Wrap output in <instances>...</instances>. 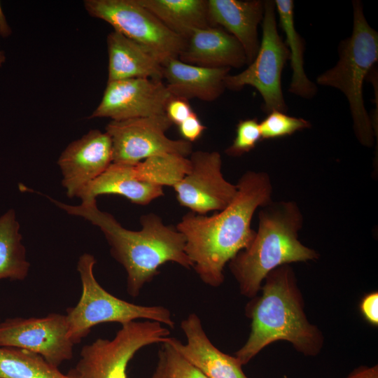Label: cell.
<instances>
[{
    "label": "cell",
    "mask_w": 378,
    "mask_h": 378,
    "mask_svg": "<svg viewBox=\"0 0 378 378\" xmlns=\"http://www.w3.org/2000/svg\"><path fill=\"white\" fill-rule=\"evenodd\" d=\"M236 185V195L225 209L211 216L190 211L176 227L185 237L192 268L204 284L214 288L223 284L225 265L253 240L255 211L272 201V181L265 172L247 171Z\"/></svg>",
    "instance_id": "obj_1"
},
{
    "label": "cell",
    "mask_w": 378,
    "mask_h": 378,
    "mask_svg": "<svg viewBox=\"0 0 378 378\" xmlns=\"http://www.w3.org/2000/svg\"><path fill=\"white\" fill-rule=\"evenodd\" d=\"M48 198L69 214L82 217L99 227L111 256L125 270L127 293L132 298L139 296L166 262H174L188 270L193 267L185 251L183 234L176 227L165 225L153 213L141 216V228L134 231L125 228L111 214L99 210L96 200L74 206Z\"/></svg>",
    "instance_id": "obj_2"
},
{
    "label": "cell",
    "mask_w": 378,
    "mask_h": 378,
    "mask_svg": "<svg viewBox=\"0 0 378 378\" xmlns=\"http://www.w3.org/2000/svg\"><path fill=\"white\" fill-rule=\"evenodd\" d=\"M260 291L245 307V314L251 321V331L245 344L234 354L239 363L246 365L265 346L280 340L290 342L306 356L318 355L324 338L307 319L303 297L290 265L271 271Z\"/></svg>",
    "instance_id": "obj_3"
},
{
    "label": "cell",
    "mask_w": 378,
    "mask_h": 378,
    "mask_svg": "<svg viewBox=\"0 0 378 378\" xmlns=\"http://www.w3.org/2000/svg\"><path fill=\"white\" fill-rule=\"evenodd\" d=\"M258 219L251 244L228 262L240 293L250 299L258 295L263 280L278 267L318 258L299 240L303 216L294 201H271L260 210Z\"/></svg>",
    "instance_id": "obj_4"
},
{
    "label": "cell",
    "mask_w": 378,
    "mask_h": 378,
    "mask_svg": "<svg viewBox=\"0 0 378 378\" xmlns=\"http://www.w3.org/2000/svg\"><path fill=\"white\" fill-rule=\"evenodd\" d=\"M353 29L338 47L339 60L316 78L318 85L340 90L350 108L355 135L365 146H372L375 132L364 103L363 87L378 61V33L368 24L362 3L352 1Z\"/></svg>",
    "instance_id": "obj_5"
},
{
    "label": "cell",
    "mask_w": 378,
    "mask_h": 378,
    "mask_svg": "<svg viewBox=\"0 0 378 378\" xmlns=\"http://www.w3.org/2000/svg\"><path fill=\"white\" fill-rule=\"evenodd\" d=\"M96 262L94 256L88 253L82 254L77 262L82 292L77 304L66 310L68 337L74 344L87 337L92 328L104 323L122 325L145 319L159 322L169 328H174L175 323L168 308L129 302L104 289L94 274Z\"/></svg>",
    "instance_id": "obj_6"
},
{
    "label": "cell",
    "mask_w": 378,
    "mask_h": 378,
    "mask_svg": "<svg viewBox=\"0 0 378 378\" xmlns=\"http://www.w3.org/2000/svg\"><path fill=\"white\" fill-rule=\"evenodd\" d=\"M169 337V328L157 321L122 324L113 339L97 338L84 345L76 365L66 374L71 378H127L128 365L140 349L163 344Z\"/></svg>",
    "instance_id": "obj_7"
},
{
    "label": "cell",
    "mask_w": 378,
    "mask_h": 378,
    "mask_svg": "<svg viewBox=\"0 0 378 378\" xmlns=\"http://www.w3.org/2000/svg\"><path fill=\"white\" fill-rule=\"evenodd\" d=\"M262 37L258 53L247 68L225 78V88L240 90L246 85L256 89L263 100L262 111L286 113L288 110L281 88V74L289 60V50L279 34L274 1H264Z\"/></svg>",
    "instance_id": "obj_8"
},
{
    "label": "cell",
    "mask_w": 378,
    "mask_h": 378,
    "mask_svg": "<svg viewBox=\"0 0 378 378\" xmlns=\"http://www.w3.org/2000/svg\"><path fill=\"white\" fill-rule=\"evenodd\" d=\"M84 7L90 16L150 50L162 63L178 57L186 46V39L170 31L137 0H85Z\"/></svg>",
    "instance_id": "obj_9"
},
{
    "label": "cell",
    "mask_w": 378,
    "mask_h": 378,
    "mask_svg": "<svg viewBox=\"0 0 378 378\" xmlns=\"http://www.w3.org/2000/svg\"><path fill=\"white\" fill-rule=\"evenodd\" d=\"M172 125L165 114L111 120L105 132L111 139L113 162L134 165L154 155L168 153L190 155L191 143L183 139H171L166 136V132Z\"/></svg>",
    "instance_id": "obj_10"
},
{
    "label": "cell",
    "mask_w": 378,
    "mask_h": 378,
    "mask_svg": "<svg viewBox=\"0 0 378 378\" xmlns=\"http://www.w3.org/2000/svg\"><path fill=\"white\" fill-rule=\"evenodd\" d=\"M66 314L12 317L0 321V347H15L37 354L59 368L73 358L74 344L68 337Z\"/></svg>",
    "instance_id": "obj_11"
},
{
    "label": "cell",
    "mask_w": 378,
    "mask_h": 378,
    "mask_svg": "<svg viewBox=\"0 0 378 378\" xmlns=\"http://www.w3.org/2000/svg\"><path fill=\"white\" fill-rule=\"evenodd\" d=\"M189 159L190 172L173 187L179 204L200 215L227 206L234 198L237 188L224 178L220 154L197 150Z\"/></svg>",
    "instance_id": "obj_12"
},
{
    "label": "cell",
    "mask_w": 378,
    "mask_h": 378,
    "mask_svg": "<svg viewBox=\"0 0 378 378\" xmlns=\"http://www.w3.org/2000/svg\"><path fill=\"white\" fill-rule=\"evenodd\" d=\"M170 97L162 80L136 78L107 82L99 105L88 118L120 121L164 114Z\"/></svg>",
    "instance_id": "obj_13"
},
{
    "label": "cell",
    "mask_w": 378,
    "mask_h": 378,
    "mask_svg": "<svg viewBox=\"0 0 378 378\" xmlns=\"http://www.w3.org/2000/svg\"><path fill=\"white\" fill-rule=\"evenodd\" d=\"M112 162V141L106 132L92 130L71 142L57 160L62 175V183L67 196L77 197Z\"/></svg>",
    "instance_id": "obj_14"
},
{
    "label": "cell",
    "mask_w": 378,
    "mask_h": 378,
    "mask_svg": "<svg viewBox=\"0 0 378 378\" xmlns=\"http://www.w3.org/2000/svg\"><path fill=\"white\" fill-rule=\"evenodd\" d=\"M181 328L186 342L171 336L167 342L209 378H248L234 356L223 353L211 342L196 314L191 313L183 319Z\"/></svg>",
    "instance_id": "obj_15"
},
{
    "label": "cell",
    "mask_w": 378,
    "mask_h": 378,
    "mask_svg": "<svg viewBox=\"0 0 378 378\" xmlns=\"http://www.w3.org/2000/svg\"><path fill=\"white\" fill-rule=\"evenodd\" d=\"M211 27H219L232 35L245 52L248 65L260 46L258 27L264 15L261 0H207Z\"/></svg>",
    "instance_id": "obj_16"
},
{
    "label": "cell",
    "mask_w": 378,
    "mask_h": 378,
    "mask_svg": "<svg viewBox=\"0 0 378 378\" xmlns=\"http://www.w3.org/2000/svg\"><path fill=\"white\" fill-rule=\"evenodd\" d=\"M178 58L205 68H241L248 64L240 43L219 27L195 30Z\"/></svg>",
    "instance_id": "obj_17"
},
{
    "label": "cell",
    "mask_w": 378,
    "mask_h": 378,
    "mask_svg": "<svg viewBox=\"0 0 378 378\" xmlns=\"http://www.w3.org/2000/svg\"><path fill=\"white\" fill-rule=\"evenodd\" d=\"M230 71V68H205L186 64L178 57L162 62V79H165L170 94L188 100L217 99L226 89L225 78Z\"/></svg>",
    "instance_id": "obj_18"
},
{
    "label": "cell",
    "mask_w": 378,
    "mask_h": 378,
    "mask_svg": "<svg viewBox=\"0 0 378 378\" xmlns=\"http://www.w3.org/2000/svg\"><path fill=\"white\" fill-rule=\"evenodd\" d=\"M107 82L148 78L162 80V63L150 50L113 30L106 38Z\"/></svg>",
    "instance_id": "obj_19"
},
{
    "label": "cell",
    "mask_w": 378,
    "mask_h": 378,
    "mask_svg": "<svg viewBox=\"0 0 378 378\" xmlns=\"http://www.w3.org/2000/svg\"><path fill=\"white\" fill-rule=\"evenodd\" d=\"M134 165L112 162L95 180L77 195L82 202L96 200L102 195H118L132 203L146 206L162 196V187L149 183L136 177Z\"/></svg>",
    "instance_id": "obj_20"
},
{
    "label": "cell",
    "mask_w": 378,
    "mask_h": 378,
    "mask_svg": "<svg viewBox=\"0 0 378 378\" xmlns=\"http://www.w3.org/2000/svg\"><path fill=\"white\" fill-rule=\"evenodd\" d=\"M166 27L187 40L196 29L210 26L207 0H137Z\"/></svg>",
    "instance_id": "obj_21"
},
{
    "label": "cell",
    "mask_w": 378,
    "mask_h": 378,
    "mask_svg": "<svg viewBox=\"0 0 378 378\" xmlns=\"http://www.w3.org/2000/svg\"><path fill=\"white\" fill-rule=\"evenodd\" d=\"M276 15L286 36L292 70L288 88L290 93L304 99H311L317 92L316 85L308 78L304 68V42L295 27L294 3L292 0H275Z\"/></svg>",
    "instance_id": "obj_22"
},
{
    "label": "cell",
    "mask_w": 378,
    "mask_h": 378,
    "mask_svg": "<svg viewBox=\"0 0 378 378\" xmlns=\"http://www.w3.org/2000/svg\"><path fill=\"white\" fill-rule=\"evenodd\" d=\"M30 265L15 211L9 209L0 216V281L24 280Z\"/></svg>",
    "instance_id": "obj_23"
},
{
    "label": "cell",
    "mask_w": 378,
    "mask_h": 378,
    "mask_svg": "<svg viewBox=\"0 0 378 378\" xmlns=\"http://www.w3.org/2000/svg\"><path fill=\"white\" fill-rule=\"evenodd\" d=\"M0 378H71L41 356L15 347H0Z\"/></svg>",
    "instance_id": "obj_24"
},
{
    "label": "cell",
    "mask_w": 378,
    "mask_h": 378,
    "mask_svg": "<svg viewBox=\"0 0 378 378\" xmlns=\"http://www.w3.org/2000/svg\"><path fill=\"white\" fill-rule=\"evenodd\" d=\"M136 177L163 187H174L191 169L190 159L177 154H162L148 158L134 165Z\"/></svg>",
    "instance_id": "obj_25"
},
{
    "label": "cell",
    "mask_w": 378,
    "mask_h": 378,
    "mask_svg": "<svg viewBox=\"0 0 378 378\" xmlns=\"http://www.w3.org/2000/svg\"><path fill=\"white\" fill-rule=\"evenodd\" d=\"M262 139H272L289 136L311 127L310 122L301 118L288 115L279 111H272L260 122Z\"/></svg>",
    "instance_id": "obj_26"
},
{
    "label": "cell",
    "mask_w": 378,
    "mask_h": 378,
    "mask_svg": "<svg viewBox=\"0 0 378 378\" xmlns=\"http://www.w3.org/2000/svg\"><path fill=\"white\" fill-rule=\"evenodd\" d=\"M164 378H209L168 342L162 344Z\"/></svg>",
    "instance_id": "obj_27"
},
{
    "label": "cell",
    "mask_w": 378,
    "mask_h": 378,
    "mask_svg": "<svg viewBox=\"0 0 378 378\" xmlns=\"http://www.w3.org/2000/svg\"><path fill=\"white\" fill-rule=\"evenodd\" d=\"M262 139L260 123L256 118L240 120L237 125L232 144L225 152L232 157H239L253 150Z\"/></svg>",
    "instance_id": "obj_28"
},
{
    "label": "cell",
    "mask_w": 378,
    "mask_h": 378,
    "mask_svg": "<svg viewBox=\"0 0 378 378\" xmlns=\"http://www.w3.org/2000/svg\"><path fill=\"white\" fill-rule=\"evenodd\" d=\"M193 112L189 100L172 95L167 100L164 108V114L167 118L172 124L176 125L185 120Z\"/></svg>",
    "instance_id": "obj_29"
},
{
    "label": "cell",
    "mask_w": 378,
    "mask_h": 378,
    "mask_svg": "<svg viewBox=\"0 0 378 378\" xmlns=\"http://www.w3.org/2000/svg\"><path fill=\"white\" fill-rule=\"evenodd\" d=\"M177 126L182 139L190 143L199 139L206 128L195 111Z\"/></svg>",
    "instance_id": "obj_30"
},
{
    "label": "cell",
    "mask_w": 378,
    "mask_h": 378,
    "mask_svg": "<svg viewBox=\"0 0 378 378\" xmlns=\"http://www.w3.org/2000/svg\"><path fill=\"white\" fill-rule=\"evenodd\" d=\"M360 310L365 318L371 324H378V293L365 295L360 304Z\"/></svg>",
    "instance_id": "obj_31"
},
{
    "label": "cell",
    "mask_w": 378,
    "mask_h": 378,
    "mask_svg": "<svg viewBox=\"0 0 378 378\" xmlns=\"http://www.w3.org/2000/svg\"><path fill=\"white\" fill-rule=\"evenodd\" d=\"M345 378H378V365L359 367L352 371Z\"/></svg>",
    "instance_id": "obj_32"
},
{
    "label": "cell",
    "mask_w": 378,
    "mask_h": 378,
    "mask_svg": "<svg viewBox=\"0 0 378 378\" xmlns=\"http://www.w3.org/2000/svg\"><path fill=\"white\" fill-rule=\"evenodd\" d=\"M12 34V29L7 22L6 18L0 4V37L8 38Z\"/></svg>",
    "instance_id": "obj_33"
},
{
    "label": "cell",
    "mask_w": 378,
    "mask_h": 378,
    "mask_svg": "<svg viewBox=\"0 0 378 378\" xmlns=\"http://www.w3.org/2000/svg\"><path fill=\"white\" fill-rule=\"evenodd\" d=\"M164 357L161 349L158 352V360L150 378H164Z\"/></svg>",
    "instance_id": "obj_34"
},
{
    "label": "cell",
    "mask_w": 378,
    "mask_h": 378,
    "mask_svg": "<svg viewBox=\"0 0 378 378\" xmlns=\"http://www.w3.org/2000/svg\"><path fill=\"white\" fill-rule=\"evenodd\" d=\"M6 59V55L4 52L0 48V67L3 66Z\"/></svg>",
    "instance_id": "obj_35"
},
{
    "label": "cell",
    "mask_w": 378,
    "mask_h": 378,
    "mask_svg": "<svg viewBox=\"0 0 378 378\" xmlns=\"http://www.w3.org/2000/svg\"><path fill=\"white\" fill-rule=\"evenodd\" d=\"M284 378H289V377H286V376H284Z\"/></svg>",
    "instance_id": "obj_36"
},
{
    "label": "cell",
    "mask_w": 378,
    "mask_h": 378,
    "mask_svg": "<svg viewBox=\"0 0 378 378\" xmlns=\"http://www.w3.org/2000/svg\"><path fill=\"white\" fill-rule=\"evenodd\" d=\"M0 321H1V318H0Z\"/></svg>",
    "instance_id": "obj_37"
}]
</instances>
